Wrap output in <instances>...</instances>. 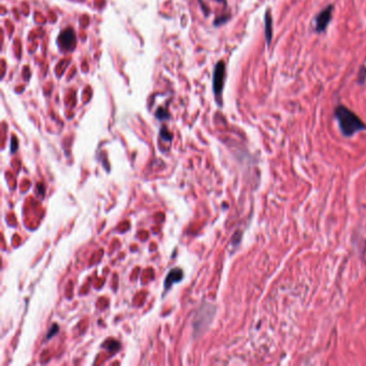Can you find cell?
<instances>
[{"label": "cell", "instance_id": "obj_1", "mask_svg": "<svg viewBox=\"0 0 366 366\" xmlns=\"http://www.w3.org/2000/svg\"><path fill=\"white\" fill-rule=\"evenodd\" d=\"M335 118L338 120L340 132L345 137H352L360 131L366 130V125L359 116L351 110L344 106H338L334 111Z\"/></svg>", "mask_w": 366, "mask_h": 366}, {"label": "cell", "instance_id": "obj_2", "mask_svg": "<svg viewBox=\"0 0 366 366\" xmlns=\"http://www.w3.org/2000/svg\"><path fill=\"white\" fill-rule=\"evenodd\" d=\"M225 77V62L219 61L217 62V65L215 66L214 75H213V89L216 96L222 95L223 89H224Z\"/></svg>", "mask_w": 366, "mask_h": 366}, {"label": "cell", "instance_id": "obj_3", "mask_svg": "<svg viewBox=\"0 0 366 366\" xmlns=\"http://www.w3.org/2000/svg\"><path fill=\"white\" fill-rule=\"evenodd\" d=\"M333 9H334L333 4H330L316 16L315 29L317 32H322L325 30V29H327L329 23L331 22V19H332Z\"/></svg>", "mask_w": 366, "mask_h": 366}, {"label": "cell", "instance_id": "obj_4", "mask_svg": "<svg viewBox=\"0 0 366 366\" xmlns=\"http://www.w3.org/2000/svg\"><path fill=\"white\" fill-rule=\"evenodd\" d=\"M60 44L63 49L70 50L75 43V34L71 28H68L60 33Z\"/></svg>", "mask_w": 366, "mask_h": 366}, {"label": "cell", "instance_id": "obj_5", "mask_svg": "<svg viewBox=\"0 0 366 366\" xmlns=\"http://www.w3.org/2000/svg\"><path fill=\"white\" fill-rule=\"evenodd\" d=\"M183 278V271L181 269H173L170 271L169 274H168L166 282H165V286L166 289H169L173 283H176L178 282H181Z\"/></svg>", "mask_w": 366, "mask_h": 366}, {"label": "cell", "instance_id": "obj_6", "mask_svg": "<svg viewBox=\"0 0 366 366\" xmlns=\"http://www.w3.org/2000/svg\"><path fill=\"white\" fill-rule=\"evenodd\" d=\"M264 26H265V39L268 45H271L272 38H273V19L272 14L268 10L265 13V20H264Z\"/></svg>", "mask_w": 366, "mask_h": 366}, {"label": "cell", "instance_id": "obj_7", "mask_svg": "<svg viewBox=\"0 0 366 366\" xmlns=\"http://www.w3.org/2000/svg\"><path fill=\"white\" fill-rule=\"evenodd\" d=\"M365 81H366V67L362 66L358 74V82L359 84H364Z\"/></svg>", "mask_w": 366, "mask_h": 366}, {"label": "cell", "instance_id": "obj_8", "mask_svg": "<svg viewBox=\"0 0 366 366\" xmlns=\"http://www.w3.org/2000/svg\"><path fill=\"white\" fill-rule=\"evenodd\" d=\"M156 116H157V117H158L159 119L169 118V114H168V112L166 111V110H164V109H159L158 111H157V113H156Z\"/></svg>", "mask_w": 366, "mask_h": 366}, {"label": "cell", "instance_id": "obj_9", "mask_svg": "<svg viewBox=\"0 0 366 366\" xmlns=\"http://www.w3.org/2000/svg\"><path fill=\"white\" fill-rule=\"evenodd\" d=\"M161 132L162 133H165V136L164 135H161V137L162 138H164L165 139V140H167V141H170L171 140V139H172V136H171V133H169V132H168L166 129H162L161 130Z\"/></svg>", "mask_w": 366, "mask_h": 366}, {"label": "cell", "instance_id": "obj_10", "mask_svg": "<svg viewBox=\"0 0 366 366\" xmlns=\"http://www.w3.org/2000/svg\"><path fill=\"white\" fill-rule=\"evenodd\" d=\"M57 331H58V325H56V324H54V330L53 331H52V329L49 331V334H48V336H46V338H51V336H53L56 332H57Z\"/></svg>", "mask_w": 366, "mask_h": 366}, {"label": "cell", "instance_id": "obj_11", "mask_svg": "<svg viewBox=\"0 0 366 366\" xmlns=\"http://www.w3.org/2000/svg\"><path fill=\"white\" fill-rule=\"evenodd\" d=\"M216 1H218V2H224L225 0H216Z\"/></svg>", "mask_w": 366, "mask_h": 366}]
</instances>
